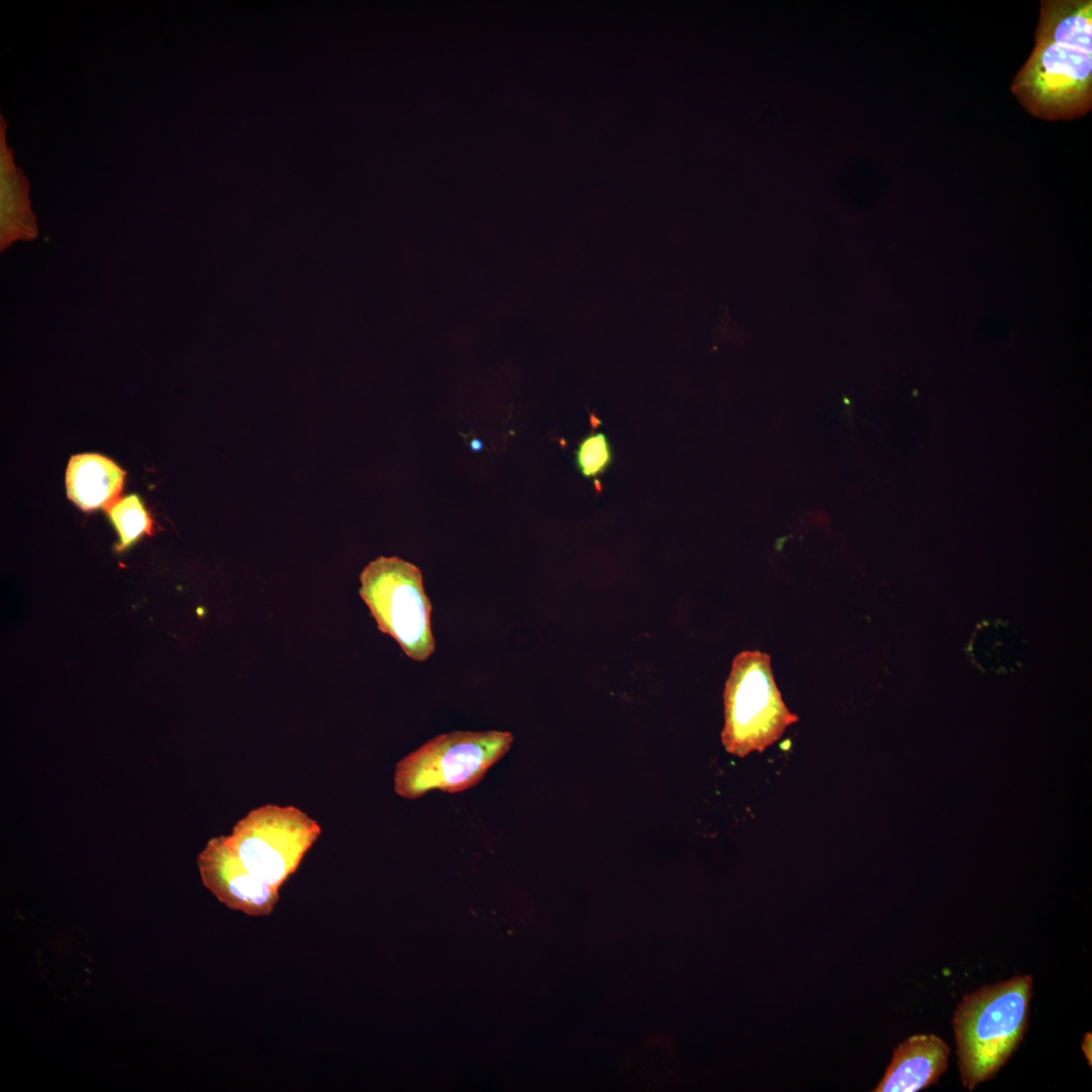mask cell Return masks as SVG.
Wrapping results in <instances>:
<instances>
[{
  "instance_id": "cell-9",
  "label": "cell",
  "mask_w": 1092,
  "mask_h": 1092,
  "mask_svg": "<svg viewBox=\"0 0 1092 1092\" xmlns=\"http://www.w3.org/2000/svg\"><path fill=\"white\" fill-rule=\"evenodd\" d=\"M124 474L119 466L102 455L72 456L66 472L68 497L83 511L107 509L119 495Z\"/></svg>"
},
{
  "instance_id": "cell-2",
  "label": "cell",
  "mask_w": 1092,
  "mask_h": 1092,
  "mask_svg": "<svg viewBox=\"0 0 1092 1092\" xmlns=\"http://www.w3.org/2000/svg\"><path fill=\"white\" fill-rule=\"evenodd\" d=\"M1032 978L1014 976L965 995L952 1017L964 1087L993 1078L1012 1057L1028 1027Z\"/></svg>"
},
{
  "instance_id": "cell-10",
  "label": "cell",
  "mask_w": 1092,
  "mask_h": 1092,
  "mask_svg": "<svg viewBox=\"0 0 1092 1092\" xmlns=\"http://www.w3.org/2000/svg\"><path fill=\"white\" fill-rule=\"evenodd\" d=\"M32 232L22 176L15 168L5 140H1V234L7 241Z\"/></svg>"
},
{
  "instance_id": "cell-11",
  "label": "cell",
  "mask_w": 1092,
  "mask_h": 1092,
  "mask_svg": "<svg viewBox=\"0 0 1092 1092\" xmlns=\"http://www.w3.org/2000/svg\"><path fill=\"white\" fill-rule=\"evenodd\" d=\"M106 511L119 537L118 551L125 550L144 535L153 534V520L138 495L130 494L118 499Z\"/></svg>"
},
{
  "instance_id": "cell-7",
  "label": "cell",
  "mask_w": 1092,
  "mask_h": 1092,
  "mask_svg": "<svg viewBox=\"0 0 1092 1092\" xmlns=\"http://www.w3.org/2000/svg\"><path fill=\"white\" fill-rule=\"evenodd\" d=\"M197 864L204 886L229 908L252 916L273 911L278 890L252 876L231 848L226 836L209 839L198 854Z\"/></svg>"
},
{
  "instance_id": "cell-5",
  "label": "cell",
  "mask_w": 1092,
  "mask_h": 1092,
  "mask_svg": "<svg viewBox=\"0 0 1092 1092\" xmlns=\"http://www.w3.org/2000/svg\"><path fill=\"white\" fill-rule=\"evenodd\" d=\"M360 581V596L378 629L390 635L410 658L427 660L435 651V640L432 605L420 568L398 557L381 556L363 569Z\"/></svg>"
},
{
  "instance_id": "cell-12",
  "label": "cell",
  "mask_w": 1092,
  "mask_h": 1092,
  "mask_svg": "<svg viewBox=\"0 0 1092 1092\" xmlns=\"http://www.w3.org/2000/svg\"><path fill=\"white\" fill-rule=\"evenodd\" d=\"M612 461V450L605 434L596 433L585 437L575 453V463L585 477L602 474Z\"/></svg>"
},
{
  "instance_id": "cell-6",
  "label": "cell",
  "mask_w": 1092,
  "mask_h": 1092,
  "mask_svg": "<svg viewBox=\"0 0 1092 1092\" xmlns=\"http://www.w3.org/2000/svg\"><path fill=\"white\" fill-rule=\"evenodd\" d=\"M321 832L298 808L266 804L239 820L226 839L252 876L279 890Z\"/></svg>"
},
{
  "instance_id": "cell-1",
  "label": "cell",
  "mask_w": 1092,
  "mask_h": 1092,
  "mask_svg": "<svg viewBox=\"0 0 1092 1092\" xmlns=\"http://www.w3.org/2000/svg\"><path fill=\"white\" fill-rule=\"evenodd\" d=\"M1034 40L1012 94L1040 119L1086 115L1092 108V1L1041 0Z\"/></svg>"
},
{
  "instance_id": "cell-13",
  "label": "cell",
  "mask_w": 1092,
  "mask_h": 1092,
  "mask_svg": "<svg viewBox=\"0 0 1092 1092\" xmlns=\"http://www.w3.org/2000/svg\"><path fill=\"white\" fill-rule=\"evenodd\" d=\"M470 446L474 451H479L482 448V443L480 441L474 439V440L471 441Z\"/></svg>"
},
{
  "instance_id": "cell-4",
  "label": "cell",
  "mask_w": 1092,
  "mask_h": 1092,
  "mask_svg": "<svg viewBox=\"0 0 1092 1092\" xmlns=\"http://www.w3.org/2000/svg\"><path fill=\"white\" fill-rule=\"evenodd\" d=\"M724 706L722 743L739 757L763 751L798 721L777 687L770 657L758 650L743 651L733 659Z\"/></svg>"
},
{
  "instance_id": "cell-8",
  "label": "cell",
  "mask_w": 1092,
  "mask_h": 1092,
  "mask_svg": "<svg viewBox=\"0 0 1092 1092\" xmlns=\"http://www.w3.org/2000/svg\"><path fill=\"white\" fill-rule=\"evenodd\" d=\"M950 1050L934 1034H915L893 1052L876 1092H916L935 1084L948 1066Z\"/></svg>"
},
{
  "instance_id": "cell-3",
  "label": "cell",
  "mask_w": 1092,
  "mask_h": 1092,
  "mask_svg": "<svg viewBox=\"0 0 1092 1092\" xmlns=\"http://www.w3.org/2000/svg\"><path fill=\"white\" fill-rule=\"evenodd\" d=\"M513 741L512 733L495 730L436 736L397 762L394 791L416 799L433 790H467L508 752Z\"/></svg>"
}]
</instances>
